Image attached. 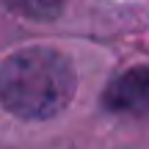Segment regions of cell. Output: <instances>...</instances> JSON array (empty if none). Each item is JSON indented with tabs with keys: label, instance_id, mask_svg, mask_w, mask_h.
I'll use <instances>...</instances> for the list:
<instances>
[{
	"label": "cell",
	"instance_id": "1",
	"mask_svg": "<svg viewBox=\"0 0 149 149\" xmlns=\"http://www.w3.org/2000/svg\"><path fill=\"white\" fill-rule=\"evenodd\" d=\"M77 91L66 55L50 47H25L0 64V105L28 122L53 119Z\"/></svg>",
	"mask_w": 149,
	"mask_h": 149
},
{
	"label": "cell",
	"instance_id": "3",
	"mask_svg": "<svg viewBox=\"0 0 149 149\" xmlns=\"http://www.w3.org/2000/svg\"><path fill=\"white\" fill-rule=\"evenodd\" d=\"M14 14L25 17V19H36V22H50L64 11L66 0H3Z\"/></svg>",
	"mask_w": 149,
	"mask_h": 149
},
{
	"label": "cell",
	"instance_id": "2",
	"mask_svg": "<svg viewBox=\"0 0 149 149\" xmlns=\"http://www.w3.org/2000/svg\"><path fill=\"white\" fill-rule=\"evenodd\" d=\"M105 108L116 113L146 116L149 113V66H135V69L119 74L105 91Z\"/></svg>",
	"mask_w": 149,
	"mask_h": 149
}]
</instances>
